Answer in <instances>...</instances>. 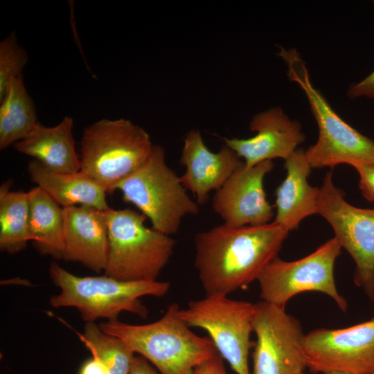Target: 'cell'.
Masks as SVG:
<instances>
[{
  "mask_svg": "<svg viewBox=\"0 0 374 374\" xmlns=\"http://www.w3.org/2000/svg\"><path fill=\"white\" fill-rule=\"evenodd\" d=\"M289 232L274 221L240 227L223 224L197 233L195 266L206 296H228L257 280Z\"/></svg>",
  "mask_w": 374,
  "mask_h": 374,
  "instance_id": "1",
  "label": "cell"
},
{
  "mask_svg": "<svg viewBox=\"0 0 374 374\" xmlns=\"http://www.w3.org/2000/svg\"><path fill=\"white\" fill-rule=\"evenodd\" d=\"M179 310L174 303L161 319L151 323L132 325L115 319L99 326L145 358L161 374H193L197 366L219 353L210 338L190 330Z\"/></svg>",
  "mask_w": 374,
  "mask_h": 374,
  "instance_id": "2",
  "label": "cell"
},
{
  "mask_svg": "<svg viewBox=\"0 0 374 374\" xmlns=\"http://www.w3.org/2000/svg\"><path fill=\"white\" fill-rule=\"evenodd\" d=\"M49 275L60 289L58 294L51 297L50 305L55 308H75L86 323L98 319H118L123 312L145 319L148 310L140 298L163 296L170 287L166 281H124L106 275L78 276L55 261L50 265Z\"/></svg>",
  "mask_w": 374,
  "mask_h": 374,
  "instance_id": "3",
  "label": "cell"
},
{
  "mask_svg": "<svg viewBox=\"0 0 374 374\" xmlns=\"http://www.w3.org/2000/svg\"><path fill=\"white\" fill-rule=\"evenodd\" d=\"M285 62L290 81L305 94L319 128L317 143L305 150L312 168H333L341 163L353 167L374 165V140L346 123L312 84L305 62L295 48L279 47L277 53Z\"/></svg>",
  "mask_w": 374,
  "mask_h": 374,
  "instance_id": "4",
  "label": "cell"
},
{
  "mask_svg": "<svg viewBox=\"0 0 374 374\" xmlns=\"http://www.w3.org/2000/svg\"><path fill=\"white\" fill-rule=\"evenodd\" d=\"M153 146L148 133L130 120L100 119L83 132L80 171L112 193L143 164Z\"/></svg>",
  "mask_w": 374,
  "mask_h": 374,
  "instance_id": "5",
  "label": "cell"
},
{
  "mask_svg": "<svg viewBox=\"0 0 374 374\" xmlns=\"http://www.w3.org/2000/svg\"><path fill=\"white\" fill-rule=\"evenodd\" d=\"M108 253L105 275L124 281L157 280L176 240L145 225L146 217L129 208L106 211Z\"/></svg>",
  "mask_w": 374,
  "mask_h": 374,
  "instance_id": "6",
  "label": "cell"
},
{
  "mask_svg": "<svg viewBox=\"0 0 374 374\" xmlns=\"http://www.w3.org/2000/svg\"><path fill=\"white\" fill-rule=\"evenodd\" d=\"M117 190L125 202L150 220L153 229L169 235L178 231L184 217L199 212V205L167 165L165 151L159 145H154L147 160Z\"/></svg>",
  "mask_w": 374,
  "mask_h": 374,
  "instance_id": "7",
  "label": "cell"
},
{
  "mask_svg": "<svg viewBox=\"0 0 374 374\" xmlns=\"http://www.w3.org/2000/svg\"><path fill=\"white\" fill-rule=\"evenodd\" d=\"M255 312V303L222 294L190 301L179 310L188 326L207 332L219 354L237 374H251L248 358L254 346L250 335Z\"/></svg>",
  "mask_w": 374,
  "mask_h": 374,
  "instance_id": "8",
  "label": "cell"
},
{
  "mask_svg": "<svg viewBox=\"0 0 374 374\" xmlns=\"http://www.w3.org/2000/svg\"><path fill=\"white\" fill-rule=\"evenodd\" d=\"M341 248L334 237L297 260L285 261L276 256L266 265L257 280L262 301L285 308L296 294L315 291L329 296L341 310L346 312L347 301L339 294L334 278L335 262Z\"/></svg>",
  "mask_w": 374,
  "mask_h": 374,
  "instance_id": "9",
  "label": "cell"
},
{
  "mask_svg": "<svg viewBox=\"0 0 374 374\" xmlns=\"http://www.w3.org/2000/svg\"><path fill=\"white\" fill-rule=\"evenodd\" d=\"M318 214L331 225L335 238L355 262V284L374 301V209L352 206L328 172L320 188Z\"/></svg>",
  "mask_w": 374,
  "mask_h": 374,
  "instance_id": "10",
  "label": "cell"
},
{
  "mask_svg": "<svg viewBox=\"0 0 374 374\" xmlns=\"http://www.w3.org/2000/svg\"><path fill=\"white\" fill-rule=\"evenodd\" d=\"M256 335L251 374H301L308 368L299 321L285 308L260 301L255 303Z\"/></svg>",
  "mask_w": 374,
  "mask_h": 374,
  "instance_id": "11",
  "label": "cell"
},
{
  "mask_svg": "<svg viewBox=\"0 0 374 374\" xmlns=\"http://www.w3.org/2000/svg\"><path fill=\"white\" fill-rule=\"evenodd\" d=\"M303 348L314 373L374 374V317L345 328L313 330L305 334Z\"/></svg>",
  "mask_w": 374,
  "mask_h": 374,
  "instance_id": "12",
  "label": "cell"
},
{
  "mask_svg": "<svg viewBox=\"0 0 374 374\" xmlns=\"http://www.w3.org/2000/svg\"><path fill=\"white\" fill-rule=\"evenodd\" d=\"M274 168L272 161L253 166L244 161L235 170L213 198V210L231 227L268 224L274 216L263 188L265 175Z\"/></svg>",
  "mask_w": 374,
  "mask_h": 374,
  "instance_id": "13",
  "label": "cell"
},
{
  "mask_svg": "<svg viewBox=\"0 0 374 374\" xmlns=\"http://www.w3.org/2000/svg\"><path fill=\"white\" fill-rule=\"evenodd\" d=\"M249 127L257 132L251 138L223 139L249 167L276 158L286 161L305 140L300 123L278 107L256 114Z\"/></svg>",
  "mask_w": 374,
  "mask_h": 374,
  "instance_id": "14",
  "label": "cell"
},
{
  "mask_svg": "<svg viewBox=\"0 0 374 374\" xmlns=\"http://www.w3.org/2000/svg\"><path fill=\"white\" fill-rule=\"evenodd\" d=\"M242 162L225 144L218 152H211L199 130H191L184 140L180 163L185 167V172L180 180L195 195L199 205L205 204L210 193L218 190Z\"/></svg>",
  "mask_w": 374,
  "mask_h": 374,
  "instance_id": "15",
  "label": "cell"
},
{
  "mask_svg": "<svg viewBox=\"0 0 374 374\" xmlns=\"http://www.w3.org/2000/svg\"><path fill=\"white\" fill-rule=\"evenodd\" d=\"M65 251L64 260L81 263L100 273L108 253L106 211L80 205L63 208Z\"/></svg>",
  "mask_w": 374,
  "mask_h": 374,
  "instance_id": "16",
  "label": "cell"
},
{
  "mask_svg": "<svg viewBox=\"0 0 374 374\" xmlns=\"http://www.w3.org/2000/svg\"><path fill=\"white\" fill-rule=\"evenodd\" d=\"M285 167L286 177L276 190L274 222L290 231L304 218L318 214L320 188L308 182L312 167L303 149H296Z\"/></svg>",
  "mask_w": 374,
  "mask_h": 374,
  "instance_id": "17",
  "label": "cell"
},
{
  "mask_svg": "<svg viewBox=\"0 0 374 374\" xmlns=\"http://www.w3.org/2000/svg\"><path fill=\"white\" fill-rule=\"evenodd\" d=\"M73 127V121L69 116H65L53 127L39 123L28 136L15 143L13 147L51 171L78 172L80 171V161L75 151Z\"/></svg>",
  "mask_w": 374,
  "mask_h": 374,
  "instance_id": "18",
  "label": "cell"
},
{
  "mask_svg": "<svg viewBox=\"0 0 374 374\" xmlns=\"http://www.w3.org/2000/svg\"><path fill=\"white\" fill-rule=\"evenodd\" d=\"M28 171L31 181L62 208L84 205L101 211L109 208L106 190L81 171L75 173L53 172L35 159L29 162Z\"/></svg>",
  "mask_w": 374,
  "mask_h": 374,
  "instance_id": "19",
  "label": "cell"
},
{
  "mask_svg": "<svg viewBox=\"0 0 374 374\" xmlns=\"http://www.w3.org/2000/svg\"><path fill=\"white\" fill-rule=\"evenodd\" d=\"M28 193V231L30 241L42 255L64 260L63 208L44 190L36 186Z\"/></svg>",
  "mask_w": 374,
  "mask_h": 374,
  "instance_id": "20",
  "label": "cell"
},
{
  "mask_svg": "<svg viewBox=\"0 0 374 374\" xmlns=\"http://www.w3.org/2000/svg\"><path fill=\"white\" fill-rule=\"evenodd\" d=\"M0 103L2 150L28 136L39 122L34 103L25 87L23 74L10 82Z\"/></svg>",
  "mask_w": 374,
  "mask_h": 374,
  "instance_id": "21",
  "label": "cell"
},
{
  "mask_svg": "<svg viewBox=\"0 0 374 374\" xmlns=\"http://www.w3.org/2000/svg\"><path fill=\"white\" fill-rule=\"evenodd\" d=\"M12 181L0 186V249L9 254L24 250L30 240L28 193L10 190Z\"/></svg>",
  "mask_w": 374,
  "mask_h": 374,
  "instance_id": "22",
  "label": "cell"
},
{
  "mask_svg": "<svg viewBox=\"0 0 374 374\" xmlns=\"http://www.w3.org/2000/svg\"><path fill=\"white\" fill-rule=\"evenodd\" d=\"M80 341L105 368L108 374H129L134 353L120 339L104 332L94 322L86 323Z\"/></svg>",
  "mask_w": 374,
  "mask_h": 374,
  "instance_id": "23",
  "label": "cell"
},
{
  "mask_svg": "<svg viewBox=\"0 0 374 374\" xmlns=\"http://www.w3.org/2000/svg\"><path fill=\"white\" fill-rule=\"evenodd\" d=\"M28 60L27 52L18 44L15 31L0 42V99L10 82L22 74Z\"/></svg>",
  "mask_w": 374,
  "mask_h": 374,
  "instance_id": "24",
  "label": "cell"
},
{
  "mask_svg": "<svg viewBox=\"0 0 374 374\" xmlns=\"http://www.w3.org/2000/svg\"><path fill=\"white\" fill-rule=\"evenodd\" d=\"M354 168L359 177V188L368 201L374 202V165L359 164Z\"/></svg>",
  "mask_w": 374,
  "mask_h": 374,
  "instance_id": "25",
  "label": "cell"
},
{
  "mask_svg": "<svg viewBox=\"0 0 374 374\" xmlns=\"http://www.w3.org/2000/svg\"><path fill=\"white\" fill-rule=\"evenodd\" d=\"M347 95L350 99L358 98L374 99V71L362 80L352 84L348 89Z\"/></svg>",
  "mask_w": 374,
  "mask_h": 374,
  "instance_id": "26",
  "label": "cell"
},
{
  "mask_svg": "<svg viewBox=\"0 0 374 374\" xmlns=\"http://www.w3.org/2000/svg\"><path fill=\"white\" fill-rule=\"evenodd\" d=\"M193 374H227L222 357L218 353L211 359L197 366Z\"/></svg>",
  "mask_w": 374,
  "mask_h": 374,
  "instance_id": "27",
  "label": "cell"
},
{
  "mask_svg": "<svg viewBox=\"0 0 374 374\" xmlns=\"http://www.w3.org/2000/svg\"><path fill=\"white\" fill-rule=\"evenodd\" d=\"M129 374H161L157 369L153 368L149 362L143 357L135 356Z\"/></svg>",
  "mask_w": 374,
  "mask_h": 374,
  "instance_id": "28",
  "label": "cell"
},
{
  "mask_svg": "<svg viewBox=\"0 0 374 374\" xmlns=\"http://www.w3.org/2000/svg\"><path fill=\"white\" fill-rule=\"evenodd\" d=\"M80 374H108V373L103 365L92 357L83 364Z\"/></svg>",
  "mask_w": 374,
  "mask_h": 374,
  "instance_id": "29",
  "label": "cell"
},
{
  "mask_svg": "<svg viewBox=\"0 0 374 374\" xmlns=\"http://www.w3.org/2000/svg\"><path fill=\"white\" fill-rule=\"evenodd\" d=\"M326 374H354V373L335 371V372H330Z\"/></svg>",
  "mask_w": 374,
  "mask_h": 374,
  "instance_id": "30",
  "label": "cell"
},
{
  "mask_svg": "<svg viewBox=\"0 0 374 374\" xmlns=\"http://www.w3.org/2000/svg\"><path fill=\"white\" fill-rule=\"evenodd\" d=\"M301 374H305V373H301Z\"/></svg>",
  "mask_w": 374,
  "mask_h": 374,
  "instance_id": "31",
  "label": "cell"
}]
</instances>
